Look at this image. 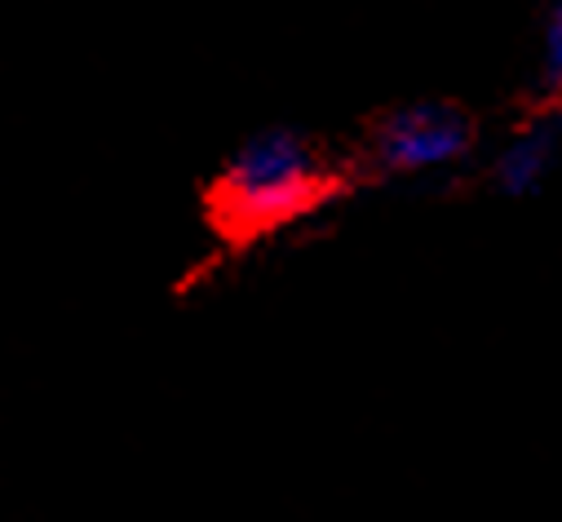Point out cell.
<instances>
[{
  "mask_svg": "<svg viewBox=\"0 0 562 522\" xmlns=\"http://www.w3.org/2000/svg\"><path fill=\"white\" fill-rule=\"evenodd\" d=\"M328 191L333 173L319 151L293 128H270V134L248 138L226 160L213 204L231 230L257 235L311 213Z\"/></svg>",
  "mask_w": 562,
  "mask_h": 522,
  "instance_id": "cell-1",
  "label": "cell"
},
{
  "mask_svg": "<svg viewBox=\"0 0 562 522\" xmlns=\"http://www.w3.org/2000/svg\"><path fill=\"white\" fill-rule=\"evenodd\" d=\"M470 143H474V124L465 111L448 102H412L376 124L372 156L390 173H426L461 160Z\"/></svg>",
  "mask_w": 562,
  "mask_h": 522,
  "instance_id": "cell-2",
  "label": "cell"
},
{
  "mask_svg": "<svg viewBox=\"0 0 562 522\" xmlns=\"http://www.w3.org/2000/svg\"><path fill=\"white\" fill-rule=\"evenodd\" d=\"M553 151H558V124H531L501 151L496 160V182L509 195H531L544 173L553 169Z\"/></svg>",
  "mask_w": 562,
  "mask_h": 522,
  "instance_id": "cell-3",
  "label": "cell"
},
{
  "mask_svg": "<svg viewBox=\"0 0 562 522\" xmlns=\"http://www.w3.org/2000/svg\"><path fill=\"white\" fill-rule=\"evenodd\" d=\"M544 80L562 93V0L549 14V27H544Z\"/></svg>",
  "mask_w": 562,
  "mask_h": 522,
  "instance_id": "cell-4",
  "label": "cell"
}]
</instances>
